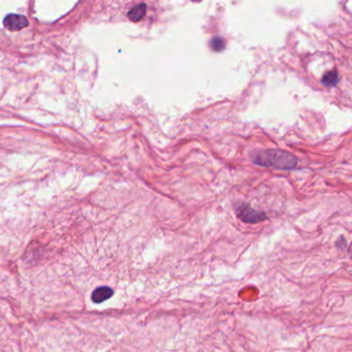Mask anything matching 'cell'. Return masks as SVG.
Masks as SVG:
<instances>
[{
  "label": "cell",
  "instance_id": "5",
  "mask_svg": "<svg viewBox=\"0 0 352 352\" xmlns=\"http://www.w3.org/2000/svg\"><path fill=\"white\" fill-rule=\"evenodd\" d=\"M146 11H147V5L145 3L139 4L129 11L128 18L133 22H138L144 18V16L146 15Z\"/></svg>",
  "mask_w": 352,
  "mask_h": 352
},
{
  "label": "cell",
  "instance_id": "1",
  "mask_svg": "<svg viewBox=\"0 0 352 352\" xmlns=\"http://www.w3.org/2000/svg\"><path fill=\"white\" fill-rule=\"evenodd\" d=\"M254 164L276 169H294L298 165V158L291 153L281 150H261L250 155Z\"/></svg>",
  "mask_w": 352,
  "mask_h": 352
},
{
  "label": "cell",
  "instance_id": "2",
  "mask_svg": "<svg viewBox=\"0 0 352 352\" xmlns=\"http://www.w3.org/2000/svg\"><path fill=\"white\" fill-rule=\"evenodd\" d=\"M236 213L239 219H241L243 222L245 223H250V224H255L262 222L264 220L268 219V216L264 212L256 211L254 210L252 207L246 202H243L237 205L236 208Z\"/></svg>",
  "mask_w": 352,
  "mask_h": 352
},
{
  "label": "cell",
  "instance_id": "6",
  "mask_svg": "<svg viewBox=\"0 0 352 352\" xmlns=\"http://www.w3.org/2000/svg\"><path fill=\"white\" fill-rule=\"evenodd\" d=\"M338 81H339V77H338V72L336 70L326 72L322 78V84L327 87L335 86V85L338 83Z\"/></svg>",
  "mask_w": 352,
  "mask_h": 352
},
{
  "label": "cell",
  "instance_id": "3",
  "mask_svg": "<svg viewBox=\"0 0 352 352\" xmlns=\"http://www.w3.org/2000/svg\"><path fill=\"white\" fill-rule=\"evenodd\" d=\"M3 25L9 31H18L27 27L29 25V22L25 16L10 14L4 18Z\"/></svg>",
  "mask_w": 352,
  "mask_h": 352
},
{
  "label": "cell",
  "instance_id": "7",
  "mask_svg": "<svg viewBox=\"0 0 352 352\" xmlns=\"http://www.w3.org/2000/svg\"><path fill=\"white\" fill-rule=\"evenodd\" d=\"M210 47L213 49L214 51L220 52V51L224 50L225 41L223 39H221V38H214L210 43Z\"/></svg>",
  "mask_w": 352,
  "mask_h": 352
},
{
  "label": "cell",
  "instance_id": "8",
  "mask_svg": "<svg viewBox=\"0 0 352 352\" xmlns=\"http://www.w3.org/2000/svg\"><path fill=\"white\" fill-rule=\"evenodd\" d=\"M192 1H197V2H200V1H201V0H192Z\"/></svg>",
  "mask_w": 352,
  "mask_h": 352
},
{
  "label": "cell",
  "instance_id": "4",
  "mask_svg": "<svg viewBox=\"0 0 352 352\" xmlns=\"http://www.w3.org/2000/svg\"><path fill=\"white\" fill-rule=\"evenodd\" d=\"M113 295H114V291L112 288L107 286H101L96 288L93 291L92 302H95V304H101V302H103L104 301L111 299Z\"/></svg>",
  "mask_w": 352,
  "mask_h": 352
}]
</instances>
